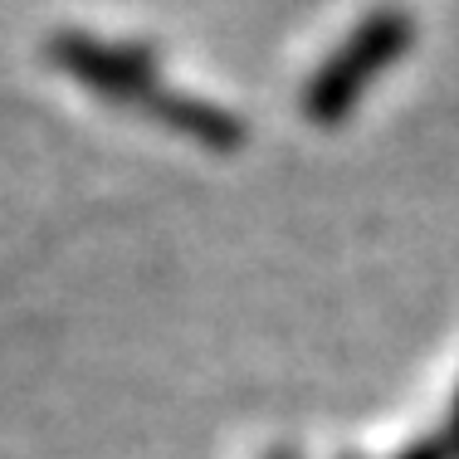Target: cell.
<instances>
[{"label":"cell","mask_w":459,"mask_h":459,"mask_svg":"<svg viewBox=\"0 0 459 459\" xmlns=\"http://www.w3.org/2000/svg\"><path fill=\"white\" fill-rule=\"evenodd\" d=\"M45 54L54 69L69 74L79 89L98 93L103 103L133 108V113L152 117L157 127H171L177 137L195 142V147H205V152L245 147V123L230 108L167 83L157 59L142 45H117V39L89 35V30H59V35H49Z\"/></svg>","instance_id":"obj_1"},{"label":"cell","mask_w":459,"mask_h":459,"mask_svg":"<svg viewBox=\"0 0 459 459\" xmlns=\"http://www.w3.org/2000/svg\"><path fill=\"white\" fill-rule=\"evenodd\" d=\"M415 45V15L401 5H381L362 15L352 30L342 35L318 69L303 83V117L313 127H337L357 113V103L367 98V89L391 69Z\"/></svg>","instance_id":"obj_2"},{"label":"cell","mask_w":459,"mask_h":459,"mask_svg":"<svg viewBox=\"0 0 459 459\" xmlns=\"http://www.w3.org/2000/svg\"><path fill=\"white\" fill-rule=\"evenodd\" d=\"M396 459H455L450 455V445H445V435H430V440H415V445H406Z\"/></svg>","instance_id":"obj_3"},{"label":"cell","mask_w":459,"mask_h":459,"mask_svg":"<svg viewBox=\"0 0 459 459\" xmlns=\"http://www.w3.org/2000/svg\"><path fill=\"white\" fill-rule=\"evenodd\" d=\"M445 445H450V455L459 459V391H455V411H450V430H445Z\"/></svg>","instance_id":"obj_4"},{"label":"cell","mask_w":459,"mask_h":459,"mask_svg":"<svg viewBox=\"0 0 459 459\" xmlns=\"http://www.w3.org/2000/svg\"><path fill=\"white\" fill-rule=\"evenodd\" d=\"M269 459H299V455H293V450H274V455H269Z\"/></svg>","instance_id":"obj_5"}]
</instances>
